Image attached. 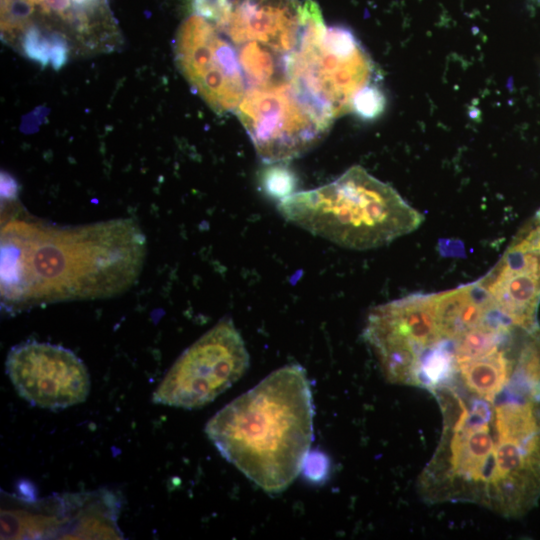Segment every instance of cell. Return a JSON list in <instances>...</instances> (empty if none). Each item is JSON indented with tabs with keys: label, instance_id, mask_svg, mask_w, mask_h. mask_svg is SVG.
I'll return each instance as SVG.
<instances>
[{
	"label": "cell",
	"instance_id": "6da1fadb",
	"mask_svg": "<svg viewBox=\"0 0 540 540\" xmlns=\"http://www.w3.org/2000/svg\"><path fill=\"white\" fill-rule=\"evenodd\" d=\"M438 445L417 488L426 502H463L519 518L540 500V392L515 379L492 395L446 386Z\"/></svg>",
	"mask_w": 540,
	"mask_h": 540
},
{
	"label": "cell",
	"instance_id": "7a4b0ae2",
	"mask_svg": "<svg viewBox=\"0 0 540 540\" xmlns=\"http://www.w3.org/2000/svg\"><path fill=\"white\" fill-rule=\"evenodd\" d=\"M145 237L131 219L54 226L14 219L1 231V301L8 310L119 294L138 277Z\"/></svg>",
	"mask_w": 540,
	"mask_h": 540
},
{
	"label": "cell",
	"instance_id": "3957f363",
	"mask_svg": "<svg viewBox=\"0 0 540 540\" xmlns=\"http://www.w3.org/2000/svg\"><path fill=\"white\" fill-rule=\"evenodd\" d=\"M314 406L305 369L283 366L206 424L219 453L267 493H280L301 472L313 440Z\"/></svg>",
	"mask_w": 540,
	"mask_h": 540
},
{
	"label": "cell",
	"instance_id": "277c9868",
	"mask_svg": "<svg viewBox=\"0 0 540 540\" xmlns=\"http://www.w3.org/2000/svg\"><path fill=\"white\" fill-rule=\"evenodd\" d=\"M278 211L310 233L355 250L387 245L424 220L394 188L358 165L328 184L280 200Z\"/></svg>",
	"mask_w": 540,
	"mask_h": 540
},
{
	"label": "cell",
	"instance_id": "5b68a950",
	"mask_svg": "<svg viewBox=\"0 0 540 540\" xmlns=\"http://www.w3.org/2000/svg\"><path fill=\"white\" fill-rule=\"evenodd\" d=\"M302 23L288 79L332 120L348 112L377 116L384 97L374 63L356 37L346 28L327 27L313 0L302 3Z\"/></svg>",
	"mask_w": 540,
	"mask_h": 540
},
{
	"label": "cell",
	"instance_id": "8992f818",
	"mask_svg": "<svg viewBox=\"0 0 540 540\" xmlns=\"http://www.w3.org/2000/svg\"><path fill=\"white\" fill-rule=\"evenodd\" d=\"M235 112L257 154L268 164L302 155L333 121L288 78L247 88Z\"/></svg>",
	"mask_w": 540,
	"mask_h": 540
},
{
	"label": "cell",
	"instance_id": "52a82bcc",
	"mask_svg": "<svg viewBox=\"0 0 540 540\" xmlns=\"http://www.w3.org/2000/svg\"><path fill=\"white\" fill-rule=\"evenodd\" d=\"M249 363L242 336L232 319L225 317L179 356L152 400L184 409L203 407L238 381Z\"/></svg>",
	"mask_w": 540,
	"mask_h": 540
},
{
	"label": "cell",
	"instance_id": "ba28073f",
	"mask_svg": "<svg viewBox=\"0 0 540 540\" xmlns=\"http://www.w3.org/2000/svg\"><path fill=\"white\" fill-rule=\"evenodd\" d=\"M435 302L436 293L412 294L369 312L363 336L389 382L412 386L420 358L441 340Z\"/></svg>",
	"mask_w": 540,
	"mask_h": 540
},
{
	"label": "cell",
	"instance_id": "9c48e42d",
	"mask_svg": "<svg viewBox=\"0 0 540 540\" xmlns=\"http://www.w3.org/2000/svg\"><path fill=\"white\" fill-rule=\"evenodd\" d=\"M175 56L181 73L217 113L236 111L246 89L237 52L211 21L192 14L178 29Z\"/></svg>",
	"mask_w": 540,
	"mask_h": 540
},
{
	"label": "cell",
	"instance_id": "30bf717a",
	"mask_svg": "<svg viewBox=\"0 0 540 540\" xmlns=\"http://www.w3.org/2000/svg\"><path fill=\"white\" fill-rule=\"evenodd\" d=\"M5 366L17 393L33 406L60 410L85 401L90 392L86 366L59 345L23 342L11 348Z\"/></svg>",
	"mask_w": 540,
	"mask_h": 540
},
{
	"label": "cell",
	"instance_id": "8fae6325",
	"mask_svg": "<svg viewBox=\"0 0 540 540\" xmlns=\"http://www.w3.org/2000/svg\"><path fill=\"white\" fill-rule=\"evenodd\" d=\"M299 0H230L215 24L234 47L253 46L286 63L302 34Z\"/></svg>",
	"mask_w": 540,
	"mask_h": 540
},
{
	"label": "cell",
	"instance_id": "7c38bea8",
	"mask_svg": "<svg viewBox=\"0 0 540 540\" xmlns=\"http://www.w3.org/2000/svg\"><path fill=\"white\" fill-rule=\"evenodd\" d=\"M479 282L490 294L496 310L509 323L526 330L538 326L540 254L510 245Z\"/></svg>",
	"mask_w": 540,
	"mask_h": 540
},
{
	"label": "cell",
	"instance_id": "4fadbf2b",
	"mask_svg": "<svg viewBox=\"0 0 540 540\" xmlns=\"http://www.w3.org/2000/svg\"><path fill=\"white\" fill-rule=\"evenodd\" d=\"M46 18L45 29L64 35L71 47L106 51L117 45L118 31L108 0H29Z\"/></svg>",
	"mask_w": 540,
	"mask_h": 540
},
{
	"label": "cell",
	"instance_id": "5bb4252c",
	"mask_svg": "<svg viewBox=\"0 0 540 540\" xmlns=\"http://www.w3.org/2000/svg\"><path fill=\"white\" fill-rule=\"evenodd\" d=\"M20 51L42 67L50 65L59 70L69 59L71 44L61 33L29 25L18 39Z\"/></svg>",
	"mask_w": 540,
	"mask_h": 540
},
{
	"label": "cell",
	"instance_id": "9a60e30c",
	"mask_svg": "<svg viewBox=\"0 0 540 540\" xmlns=\"http://www.w3.org/2000/svg\"><path fill=\"white\" fill-rule=\"evenodd\" d=\"M262 184L266 192L280 200L293 194L296 185L294 174L282 165H274L265 170Z\"/></svg>",
	"mask_w": 540,
	"mask_h": 540
},
{
	"label": "cell",
	"instance_id": "2e32d148",
	"mask_svg": "<svg viewBox=\"0 0 540 540\" xmlns=\"http://www.w3.org/2000/svg\"><path fill=\"white\" fill-rule=\"evenodd\" d=\"M329 460L327 456L317 450L309 451L306 455L301 472L312 482L324 481L329 472Z\"/></svg>",
	"mask_w": 540,
	"mask_h": 540
},
{
	"label": "cell",
	"instance_id": "e0dca14e",
	"mask_svg": "<svg viewBox=\"0 0 540 540\" xmlns=\"http://www.w3.org/2000/svg\"><path fill=\"white\" fill-rule=\"evenodd\" d=\"M17 192V186L15 181L7 175L2 173L1 175V194L5 197H12Z\"/></svg>",
	"mask_w": 540,
	"mask_h": 540
}]
</instances>
